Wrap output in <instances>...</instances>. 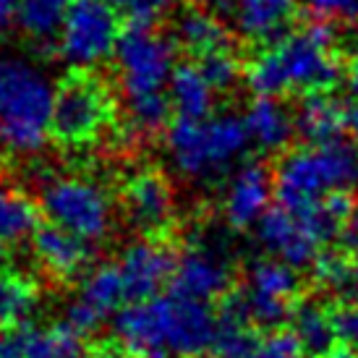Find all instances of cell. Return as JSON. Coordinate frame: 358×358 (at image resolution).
Wrapping results in <instances>:
<instances>
[{"label":"cell","instance_id":"obj_30","mask_svg":"<svg viewBox=\"0 0 358 358\" xmlns=\"http://www.w3.org/2000/svg\"><path fill=\"white\" fill-rule=\"evenodd\" d=\"M199 71L204 73V79L212 84L215 92H228L236 87V81L241 79V60L233 55V50H220L212 52L207 58L199 60Z\"/></svg>","mask_w":358,"mask_h":358},{"label":"cell","instance_id":"obj_6","mask_svg":"<svg viewBox=\"0 0 358 358\" xmlns=\"http://www.w3.org/2000/svg\"><path fill=\"white\" fill-rule=\"evenodd\" d=\"M115 118L108 84L90 71H73L58 84L52 105V136L66 147H84L102 136Z\"/></svg>","mask_w":358,"mask_h":358},{"label":"cell","instance_id":"obj_35","mask_svg":"<svg viewBox=\"0 0 358 358\" xmlns=\"http://www.w3.org/2000/svg\"><path fill=\"white\" fill-rule=\"evenodd\" d=\"M0 358H24L21 338H13V335H0Z\"/></svg>","mask_w":358,"mask_h":358},{"label":"cell","instance_id":"obj_38","mask_svg":"<svg viewBox=\"0 0 358 358\" xmlns=\"http://www.w3.org/2000/svg\"><path fill=\"white\" fill-rule=\"evenodd\" d=\"M348 131L353 134V139L358 144V102L348 110Z\"/></svg>","mask_w":358,"mask_h":358},{"label":"cell","instance_id":"obj_13","mask_svg":"<svg viewBox=\"0 0 358 358\" xmlns=\"http://www.w3.org/2000/svg\"><path fill=\"white\" fill-rule=\"evenodd\" d=\"M123 209L131 225L155 238L168 228L176 215V194L165 173L155 168H141L129 176L123 186Z\"/></svg>","mask_w":358,"mask_h":358},{"label":"cell","instance_id":"obj_43","mask_svg":"<svg viewBox=\"0 0 358 358\" xmlns=\"http://www.w3.org/2000/svg\"><path fill=\"white\" fill-rule=\"evenodd\" d=\"M113 3H115V0H113Z\"/></svg>","mask_w":358,"mask_h":358},{"label":"cell","instance_id":"obj_2","mask_svg":"<svg viewBox=\"0 0 358 358\" xmlns=\"http://www.w3.org/2000/svg\"><path fill=\"white\" fill-rule=\"evenodd\" d=\"M343 71L335 24L317 19L257 52L246 66V81L259 97H278L285 92L306 97L329 94Z\"/></svg>","mask_w":358,"mask_h":358},{"label":"cell","instance_id":"obj_39","mask_svg":"<svg viewBox=\"0 0 358 358\" xmlns=\"http://www.w3.org/2000/svg\"><path fill=\"white\" fill-rule=\"evenodd\" d=\"M319 358H356V356H353V350H348V348H335V350H329L327 356H319Z\"/></svg>","mask_w":358,"mask_h":358},{"label":"cell","instance_id":"obj_31","mask_svg":"<svg viewBox=\"0 0 358 358\" xmlns=\"http://www.w3.org/2000/svg\"><path fill=\"white\" fill-rule=\"evenodd\" d=\"M115 6L126 13L131 27H152L176 6V0H115Z\"/></svg>","mask_w":358,"mask_h":358},{"label":"cell","instance_id":"obj_7","mask_svg":"<svg viewBox=\"0 0 358 358\" xmlns=\"http://www.w3.org/2000/svg\"><path fill=\"white\" fill-rule=\"evenodd\" d=\"M40 209L48 222L87 243H97L113 228V201L102 186L79 176H60L42 186Z\"/></svg>","mask_w":358,"mask_h":358},{"label":"cell","instance_id":"obj_23","mask_svg":"<svg viewBox=\"0 0 358 358\" xmlns=\"http://www.w3.org/2000/svg\"><path fill=\"white\" fill-rule=\"evenodd\" d=\"M40 306V290L34 280L16 269L0 267V324L21 327L27 324Z\"/></svg>","mask_w":358,"mask_h":358},{"label":"cell","instance_id":"obj_42","mask_svg":"<svg viewBox=\"0 0 358 358\" xmlns=\"http://www.w3.org/2000/svg\"><path fill=\"white\" fill-rule=\"evenodd\" d=\"M152 358H168V356H152Z\"/></svg>","mask_w":358,"mask_h":358},{"label":"cell","instance_id":"obj_33","mask_svg":"<svg viewBox=\"0 0 358 358\" xmlns=\"http://www.w3.org/2000/svg\"><path fill=\"white\" fill-rule=\"evenodd\" d=\"M335 317H338V340L348 350L358 353V303L340 308Z\"/></svg>","mask_w":358,"mask_h":358},{"label":"cell","instance_id":"obj_41","mask_svg":"<svg viewBox=\"0 0 358 358\" xmlns=\"http://www.w3.org/2000/svg\"><path fill=\"white\" fill-rule=\"evenodd\" d=\"M92 358H123L120 353H97V356H92Z\"/></svg>","mask_w":358,"mask_h":358},{"label":"cell","instance_id":"obj_28","mask_svg":"<svg viewBox=\"0 0 358 358\" xmlns=\"http://www.w3.org/2000/svg\"><path fill=\"white\" fill-rule=\"evenodd\" d=\"M314 278L327 290H348L353 288V259L340 251H322L319 259L311 264Z\"/></svg>","mask_w":358,"mask_h":358},{"label":"cell","instance_id":"obj_20","mask_svg":"<svg viewBox=\"0 0 358 358\" xmlns=\"http://www.w3.org/2000/svg\"><path fill=\"white\" fill-rule=\"evenodd\" d=\"M246 129L251 141L267 152H278L288 147L290 136L296 134V118L290 110L275 97H259L246 110Z\"/></svg>","mask_w":358,"mask_h":358},{"label":"cell","instance_id":"obj_32","mask_svg":"<svg viewBox=\"0 0 358 358\" xmlns=\"http://www.w3.org/2000/svg\"><path fill=\"white\" fill-rule=\"evenodd\" d=\"M306 6L319 21L358 24V0H306Z\"/></svg>","mask_w":358,"mask_h":358},{"label":"cell","instance_id":"obj_21","mask_svg":"<svg viewBox=\"0 0 358 358\" xmlns=\"http://www.w3.org/2000/svg\"><path fill=\"white\" fill-rule=\"evenodd\" d=\"M290 329L306 353L314 358L327 356L338 343V317L319 301H303L293 308Z\"/></svg>","mask_w":358,"mask_h":358},{"label":"cell","instance_id":"obj_4","mask_svg":"<svg viewBox=\"0 0 358 358\" xmlns=\"http://www.w3.org/2000/svg\"><path fill=\"white\" fill-rule=\"evenodd\" d=\"M249 141L246 120L238 115L178 118L168 129V155L183 178L212 180L236 168Z\"/></svg>","mask_w":358,"mask_h":358},{"label":"cell","instance_id":"obj_11","mask_svg":"<svg viewBox=\"0 0 358 358\" xmlns=\"http://www.w3.org/2000/svg\"><path fill=\"white\" fill-rule=\"evenodd\" d=\"M230 282H233V264L225 241L217 238L215 233H199L191 238V243L176 262L170 293L212 303L228 293Z\"/></svg>","mask_w":358,"mask_h":358},{"label":"cell","instance_id":"obj_27","mask_svg":"<svg viewBox=\"0 0 358 358\" xmlns=\"http://www.w3.org/2000/svg\"><path fill=\"white\" fill-rule=\"evenodd\" d=\"M170 97L162 92L155 94H141V97H129V126L139 136H155L159 131L170 129Z\"/></svg>","mask_w":358,"mask_h":358},{"label":"cell","instance_id":"obj_9","mask_svg":"<svg viewBox=\"0 0 358 358\" xmlns=\"http://www.w3.org/2000/svg\"><path fill=\"white\" fill-rule=\"evenodd\" d=\"M299 290L301 278L296 267L275 257H264L251 262L243 290L233 293V299L238 301L251 324L280 329V324L293 317V308L299 306Z\"/></svg>","mask_w":358,"mask_h":358},{"label":"cell","instance_id":"obj_22","mask_svg":"<svg viewBox=\"0 0 358 358\" xmlns=\"http://www.w3.org/2000/svg\"><path fill=\"white\" fill-rule=\"evenodd\" d=\"M170 105L178 110L180 118H209L212 102H215V90L204 79L199 66H176L170 76Z\"/></svg>","mask_w":358,"mask_h":358},{"label":"cell","instance_id":"obj_40","mask_svg":"<svg viewBox=\"0 0 358 358\" xmlns=\"http://www.w3.org/2000/svg\"><path fill=\"white\" fill-rule=\"evenodd\" d=\"M350 249H353V288L358 290V243Z\"/></svg>","mask_w":358,"mask_h":358},{"label":"cell","instance_id":"obj_1","mask_svg":"<svg viewBox=\"0 0 358 358\" xmlns=\"http://www.w3.org/2000/svg\"><path fill=\"white\" fill-rule=\"evenodd\" d=\"M217 314L176 293L134 301L113 317V338L134 356L199 358L215 348Z\"/></svg>","mask_w":358,"mask_h":358},{"label":"cell","instance_id":"obj_29","mask_svg":"<svg viewBox=\"0 0 358 358\" xmlns=\"http://www.w3.org/2000/svg\"><path fill=\"white\" fill-rule=\"evenodd\" d=\"M246 358H306V350L293 329H267L254 340Z\"/></svg>","mask_w":358,"mask_h":358},{"label":"cell","instance_id":"obj_17","mask_svg":"<svg viewBox=\"0 0 358 358\" xmlns=\"http://www.w3.org/2000/svg\"><path fill=\"white\" fill-rule=\"evenodd\" d=\"M31 251L45 272L52 278L69 280L79 272H87L92 259V243L73 236L58 225H40L31 236Z\"/></svg>","mask_w":358,"mask_h":358},{"label":"cell","instance_id":"obj_10","mask_svg":"<svg viewBox=\"0 0 358 358\" xmlns=\"http://www.w3.org/2000/svg\"><path fill=\"white\" fill-rule=\"evenodd\" d=\"M115 60L126 97L155 94L170 84L176 71V42L152 31L150 27H129L120 34Z\"/></svg>","mask_w":358,"mask_h":358},{"label":"cell","instance_id":"obj_18","mask_svg":"<svg viewBox=\"0 0 358 358\" xmlns=\"http://www.w3.org/2000/svg\"><path fill=\"white\" fill-rule=\"evenodd\" d=\"M348 129V110L332 94H306L296 113V131L311 147L340 141V134Z\"/></svg>","mask_w":358,"mask_h":358},{"label":"cell","instance_id":"obj_3","mask_svg":"<svg viewBox=\"0 0 358 358\" xmlns=\"http://www.w3.org/2000/svg\"><path fill=\"white\" fill-rule=\"evenodd\" d=\"M55 90L37 66L0 60V144L16 155H37L52 134Z\"/></svg>","mask_w":358,"mask_h":358},{"label":"cell","instance_id":"obj_26","mask_svg":"<svg viewBox=\"0 0 358 358\" xmlns=\"http://www.w3.org/2000/svg\"><path fill=\"white\" fill-rule=\"evenodd\" d=\"M73 0H19V24L31 37H50L60 31V24Z\"/></svg>","mask_w":358,"mask_h":358},{"label":"cell","instance_id":"obj_37","mask_svg":"<svg viewBox=\"0 0 358 358\" xmlns=\"http://www.w3.org/2000/svg\"><path fill=\"white\" fill-rule=\"evenodd\" d=\"M199 8H207V10H233V3L236 0H194Z\"/></svg>","mask_w":358,"mask_h":358},{"label":"cell","instance_id":"obj_36","mask_svg":"<svg viewBox=\"0 0 358 358\" xmlns=\"http://www.w3.org/2000/svg\"><path fill=\"white\" fill-rule=\"evenodd\" d=\"M345 81H348V90L353 92V97L358 100V45L353 48L348 63H345Z\"/></svg>","mask_w":358,"mask_h":358},{"label":"cell","instance_id":"obj_5","mask_svg":"<svg viewBox=\"0 0 358 358\" xmlns=\"http://www.w3.org/2000/svg\"><path fill=\"white\" fill-rule=\"evenodd\" d=\"M358 183V147L343 141L322 147H299L280 157L275 168V194L282 207L308 209Z\"/></svg>","mask_w":358,"mask_h":358},{"label":"cell","instance_id":"obj_25","mask_svg":"<svg viewBox=\"0 0 358 358\" xmlns=\"http://www.w3.org/2000/svg\"><path fill=\"white\" fill-rule=\"evenodd\" d=\"M40 228L37 222V207L24 194L0 186V243L13 246L34 236Z\"/></svg>","mask_w":358,"mask_h":358},{"label":"cell","instance_id":"obj_14","mask_svg":"<svg viewBox=\"0 0 358 358\" xmlns=\"http://www.w3.org/2000/svg\"><path fill=\"white\" fill-rule=\"evenodd\" d=\"M176 262L178 259L173 257V251L157 238H139L120 251L118 267L131 303L162 296V288L173 282Z\"/></svg>","mask_w":358,"mask_h":358},{"label":"cell","instance_id":"obj_12","mask_svg":"<svg viewBox=\"0 0 358 358\" xmlns=\"http://www.w3.org/2000/svg\"><path fill=\"white\" fill-rule=\"evenodd\" d=\"M129 303L131 299L118 262H102L84 272L76 299L66 306V324L79 335H87Z\"/></svg>","mask_w":358,"mask_h":358},{"label":"cell","instance_id":"obj_24","mask_svg":"<svg viewBox=\"0 0 358 358\" xmlns=\"http://www.w3.org/2000/svg\"><path fill=\"white\" fill-rule=\"evenodd\" d=\"M24 358H87L84 335H79L66 322L29 329L24 338Z\"/></svg>","mask_w":358,"mask_h":358},{"label":"cell","instance_id":"obj_15","mask_svg":"<svg viewBox=\"0 0 358 358\" xmlns=\"http://www.w3.org/2000/svg\"><path fill=\"white\" fill-rule=\"evenodd\" d=\"M275 194V173H269L262 162L241 165L228 180L222 196L225 222L236 230L257 228V222L269 212V201Z\"/></svg>","mask_w":358,"mask_h":358},{"label":"cell","instance_id":"obj_16","mask_svg":"<svg viewBox=\"0 0 358 358\" xmlns=\"http://www.w3.org/2000/svg\"><path fill=\"white\" fill-rule=\"evenodd\" d=\"M230 13L243 40L269 48L288 34L299 13V0H236Z\"/></svg>","mask_w":358,"mask_h":358},{"label":"cell","instance_id":"obj_8","mask_svg":"<svg viewBox=\"0 0 358 358\" xmlns=\"http://www.w3.org/2000/svg\"><path fill=\"white\" fill-rule=\"evenodd\" d=\"M118 6L113 0H73L60 24L58 50L76 71L97 66L120 40Z\"/></svg>","mask_w":358,"mask_h":358},{"label":"cell","instance_id":"obj_34","mask_svg":"<svg viewBox=\"0 0 358 358\" xmlns=\"http://www.w3.org/2000/svg\"><path fill=\"white\" fill-rule=\"evenodd\" d=\"M19 19V0H0V34Z\"/></svg>","mask_w":358,"mask_h":358},{"label":"cell","instance_id":"obj_19","mask_svg":"<svg viewBox=\"0 0 358 358\" xmlns=\"http://www.w3.org/2000/svg\"><path fill=\"white\" fill-rule=\"evenodd\" d=\"M176 45H180L186 52L201 60L212 52L228 50L230 34L228 27L212 10L191 6V8L180 10L176 19Z\"/></svg>","mask_w":358,"mask_h":358}]
</instances>
